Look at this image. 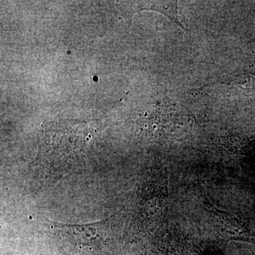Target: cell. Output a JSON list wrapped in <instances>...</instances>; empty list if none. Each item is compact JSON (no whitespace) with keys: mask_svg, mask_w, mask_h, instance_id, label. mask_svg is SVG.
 <instances>
[{"mask_svg":"<svg viewBox=\"0 0 255 255\" xmlns=\"http://www.w3.org/2000/svg\"><path fill=\"white\" fill-rule=\"evenodd\" d=\"M148 8L150 9L155 10L165 15L167 17L172 21V22L177 23L179 27L186 30V28L183 26L180 22L177 13V1H161V2H156L155 4H150Z\"/></svg>","mask_w":255,"mask_h":255,"instance_id":"obj_1","label":"cell"}]
</instances>
